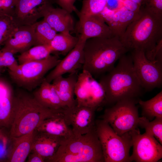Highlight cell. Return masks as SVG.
I'll use <instances>...</instances> for the list:
<instances>
[{
    "label": "cell",
    "mask_w": 162,
    "mask_h": 162,
    "mask_svg": "<svg viewBox=\"0 0 162 162\" xmlns=\"http://www.w3.org/2000/svg\"><path fill=\"white\" fill-rule=\"evenodd\" d=\"M13 104L14 116L10 131V138L34 130L45 119L63 112L46 108L33 96L25 93L14 96Z\"/></svg>",
    "instance_id": "5b68a950"
},
{
    "label": "cell",
    "mask_w": 162,
    "mask_h": 162,
    "mask_svg": "<svg viewBox=\"0 0 162 162\" xmlns=\"http://www.w3.org/2000/svg\"><path fill=\"white\" fill-rule=\"evenodd\" d=\"M137 103L138 101L130 99L118 101L105 110L102 119L120 136L137 129L139 118Z\"/></svg>",
    "instance_id": "52a82bcc"
},
{
    "label": "cell",
    "mask_w": 162,
    "mask_h": 162,
    "mask_svg": "<svg viewBox=\"0 0 162 162\" xmlns=\"http://www.w3.org/2000/svg\"><path fill=\"white\" fill-rule=\"evenodd\" d=\"M7 138L4 133L0 128V140L6 141Z\"/></svg>",
    "instance_id": "8d00e7d4"
},
{
    "label": "cell",
    "mask_w": 162,
    "mask_h": 162,
    "mask_svg": "<svg viewBox=\"0 0 162 162\" xmlns=\"http://www.w3.org/2000/svg\"><path fill=\"white\" fill-rule=\"evenodd\" d=\"M3 44L1 50L13 54L21 53L35 46L34 24L17 27Z\"/></svg>",
    "instance_id": "9a60e30c"
},
{
    "label": "cell",
    "mask_w": 162,
    "mask_h": 162,
    "mask_svg": "<svg viewBox=\"0 0 162 162\" xmlns=\"http://www.w3.org/2000/svg\"><path fill=\"white\" fill-rule=\"evenodd\" d=\"M77 31L79 34L86 40L92 38H110L116 36L100 14L92 15L80 19Z\"/></svg>",
    "instance_id": "2e32d148"
},
{
    "label": "cell",
    "mask_w": 162,
    "mask_h": 162,
    "mask_svg": "<svg viewBox=\"0 0 162 162\" xmlns=\"http://www.w3.org/2000/svg\"><path fill=\"white\" fill-rule=\"evenodd\" d=\"M99 82L105 92L106 105L124 100L138 101L142 93L130 54L122 56L115 67L100 77Z\"/></svg>",
    "instance_id": "6da1fadb"
},
{
    "label": "cell",
    "mask_w": 162,
    "mask_h": 162,
    "mask_svg": "<svg viewBox=\"0 0 162 162\" xmlns=\"http://www.w3.org/2000/svg\"><path fill=\"white\" fill-rule=\"evenodd\" d=\"M46 162H104L95 128L86 134L63 139L55 154Z\"/></svg>",
    "instance_id": "277c9868"
},
{
    "label": "cell",
    "mask_w": 162,
    "mask_h": 162,
    "mask_svg": "<svg viewBox=\"0 0 162 162\" xmlns=\"http://www.w3.org/2000/svg\"><path fill=\"white\" fill-rule=\"evenodd\" d=\"M95 128L104 162H130L129 152L132 142L130 131L119 136L103 119L95 121Z\"/></svg>",
    "instance_id": "8992f818"
},
{
    "label": "cell",
    "mask_w": 162,
    "mask_h": 162,
    "mask_svg": "<svg viewBox=\"0 0 162 162\" xmlns=\"http://www.w3.org/2000/svg\"><path fill=\"white\" fill-rule=\"evenodd\" d=\"M128 51L117 36L88 39L83 48L82 70L95 78L100 77L112 70L116 62Z\"/></svg>",
    "instance_id": "3957f363"
},
{
    "label": "cell",
    "mask_w": 162,
    "mask_h": 162,
    "mask_svg": "<svg viewBox=\"0 0 162 162\" xmlns=\"http://www.w3.org/2000/svg\"><path fill=\"white\" fill-rule=\"evenodd\" d=\"M18 0H0V16L12 17Z\"/></svg>",
    "instance_id": "d6a6232c"
},
{
    "label": "cell",
    "mask_w": 162,
    "mask_h": 162,
    "mask_svg": "<svg viewBox=\"0 0 162 162\" xmlns=\"http://www.w3.org/2000/svg\"><path fill=\"white\" fill-rule=\"evenodd\" d=\"M78 40L74 48L54 67L45 78L50 83L55 78L66 73L78 72L84 62L83 48L86 40L79 34Z\"/></svg>",
    "instance_id": "5bb4252c"
},
{
    "label": "cell",
    "mask_w": 162,
    "mask_h": 162,
    "mask_svg": "<svg viewBox=\"0 0 162 162\" xmlns=\"http://www.w3.org/2000/svg\"><path fill=\"white\" fill-rule=\"evenodd\" d=\"M130 133L133 147L130 162H157L162 158V145L153 136L146 132L140 134L138 128Z\"/></svg>",
    "instance_id": "8fae6325"
},
{
    "label": "cell",
    "mask_w": 162,
    "mask_h": 162,
    "mask_svg": "<svg viewBox=\"0 0 162 162\" xmlns=\"http://www.w3.org/2000/svg\"><path fill=\"white\" fill-rule=\"evenodd\" d=\"M35 131L32 151L40 154L44 158L46 162L55 154L62 141L65 139L46 133Z\"/></svg>",
    "instance_id": "ffe728a7"
},
{
    "label": "cell",
    "mask_w": 162,
    "mask_h": 162,
    "mask_svg": "<svg viewBox=\"0 0 162 162\" xmlns=\"http://www.w3.org/2000/svg\"><path fill=\"white\" fill-rule=\"evenodd\" d=\"M138 103L142 108V116L149 121L156 117H162V91L148 100H139Z\"/></svg>",
    "instance_id": "cb8c5ba5"
},
{
    "label": "cell",
    "mask_w": 162,
    "mask_h": 162,
    "mask_svg": "<svg viewBox=\"0 0 162 162\" xmlns=\"http://www.w3.org/2000/svg\"><path fill=\"white\" fill-rule=\"evenodd\" d=\"M43 20L57 32L73 31L74 22L69 13L62 8H54L49 5L46 10Z\"/></svg>",
    "instance_id": "e0dca14e"
},
{
    "label": "cell",
    "mask_w": 162,
    "mask_h": 162,
    "mask_svg": "<svg viewBox=\"0 0 162 162\" xmlns=\"http://www.w3.org/2000/svg\"><path fill=\"white\" fill-rule=\"evenodd\" d=\"M138 126L144 128L145 132L153 136L162 144V117H156L151 122L143 116L139 117Z\"/></svg>",
    "instance_id": "83f0119b"
},
{
    "label": "cell",
    "mask_w": 162,
    "mask_h": 162,
    "mask_svg": "<svg viewBox=\"0 0 162 162\" xmlns=\"http://www.w3.org/2000/svg\"><path fill=\"white\" fill-rule=\"evenodd\" d=\"M107 0H83L82 7L77 15L79 19L89 16L100 14L106 7Z\"/></svg>",
    "instance_id": "f1b7e54d"
},
{
    "label": "cell",
    "mask_w": 162,
    "mask_h": 162,
    "mask_svg": "<svg viewBox=\"0 0 162 162\" xmlns=\"http://www.w3.org/2000/svg\"><path fill=\"white\" fill-rule=\"evenodd\" d=\"M61 60L57 55H50L42 60L19 64L15 70L9 72L11 78L18 85L30 89L41 83L45 74Z\"/></svg>",
    "instance_id": "ba28073f"
},
{
    "label": "cell",
    "mask_w": 162,
    "mask_h": 162,
    "mask_svg": "<svg viewBox=\"0 0 162 162\" xmlns=\"http://www.w3.org/2000/svg\"><path fill=\"white\" fill-rule=\"evenodd\" d=\"M12 53L0 50V68L3 67L8 68L9 70L13 71L18 64Z\"/></svg>",
    "instance_id": "1f68e13d"
},
{
    "label": "cell",
    "mask_w": 162,
    "mask_h": 162,
    "mask_svg": "<svg viewBox=\"0 0 162 162\" xmlns=\"http://www.w3.org/2000/svg\"><path fill=\"white\" fill-rule=\"evenodd\" d=\"M77 105L97 109L105 105V94L102 86L87 71L78 75L75 88Z\"/></svg>",
    "instance_id": "30bf717a"
},
{
    "label": "cell",
    "mask_w": 162,
    "mask_h": 162,
    "mask_svg": "<svg viewBox=\"0 0 162 162\" xmlns=\"http://www.w3.org/2000/svg\"><path fill=\"white\" fill-rule=\"evenodd\" d=\"M77 73V72L70 74L66 78L60 76L52 81V84L60 99L68 108L77 105L76 101L74 98V95L78 75Z\"/></svg>",
    "instance_id": "ac0fdd59"
},
{
    "label": "cell",
    "mask_w": 162,
    "mask_h": 162,
    "mask_svg": "<svg viewBox=\"0 0 162 162\" xmlns=\"http://www.w3.org/2000/svg\"><path fill=\"white\" fill-rule=\"evenodd\" d=\"M0 69H1V68H0V74H1V72H1V70H0Z\"/></svg>",
    "instance_id": "f35d334b"
},
{
    "label": "cell",
    "mask_w": 162,
    "mask_h": 162,
    "mask_svg": "<svg viewBox=\"0 0 162 162\" xmlns=\"http://www.w3.org/2000/svg\"><path fill=\"white\" fill-rule=\"evenodd\" d=\"M17 27L12 17L0 16V47L3 44Z\"/></svg>",
    "instance_id": "f546056e"
},
{
    "label": "cell",
    "mask_w": 162,
    "mask_h": 162,
    "mask_svg": "<svg viewBox=\"0 0 162 162\" xmlns=\"http://www.w3.org/2000/svg\"><path fill=\"white\" fill-rule=\"evenodd\" d=\"M28 156V162H45L44 158L38 153L32 151Z\"/></svg>",
    "instance_id": "e575fe53"
},
{
    "label": "cell",
    "mask_w": 162,
    "mask_h": 162,
    "mask_svg": "<svg viewBox=\"0 0 162 162\" xmlns=\"http://www.w3.org/2000/svg\"><path fill=\"white\" fill-rule=\"evenodd\" d=\"M134 68L143 89L149 91L162 86V61H151L142 50L131 51Z\"/></svg>",
    "instance_id": "9c48e42d"
},
{
    "label": "cell",
    "mask_w": 162,
    "mask_h": 162,
    "mask_svg": "<svg viewBox=\"0 0 162 162\" xmlns=\"http://www.w3.org/2000/svg\"><path fill=\"white\" fill-rule=\"evenodd\" d=\"M129 51H143L147 56L162 41V18L140 8L136 16L119 38Z\"/></svg>",
    "instance_id": "7a4b0ae2"
},
{
    "label": "cell",
    "mask_w": 162,
    "mask_h": 162,
    "mask_svg": "<svg viewBox=\"0 0 162 162\" xmlns=\"http://www.w3.org/2000/svg\"><path fill=\"white\" fill-rule=\"evenodd\" d=\"M12 92L0 98V128L11 127L14 111Z\"/></svg>",
    "instance_id": "d4e9b609"
},
{
    "label": "cell",
    "mask_w": 162,
    "mask_h": 162,
    "mask_svg": "<svg viewBox=\"0 0 162 162\" xmlns=\"http://www.w3.org/2000/svg\"><path fill=\"white\" fill-rule=\"evenodd\" d=\"M34 97L41 105L49 109L63 112L68 108L61 101L53 84L44 78Z\"/></svg>",
    "instance_id": "d6986e66"
},
{
    "label": "cell",
    "mask_w": 162,
    "mask_h": 162,
    "mask_svg": "<svg viewBox=\"0 0 162 162\" xmlns=\"http://www.w3.org/2000/svg\"><path fill=\"white\" fill-rule=\"evenodd\" d=\"M34 25L36 45H49L57 32L44 20Z\"/></svg>",
    "instance_id": "4316f807"
},
{
    "label": "cell",
    "mask_w": 162,
    "mask_h": 162,
    "mask_svg": "<svg viewBox=\"0 0 162 162\" xmlns=\"http://www.w3.org/2000/svg\"><path fill=\"white\" fill-rule=\"evenodd\" d=\"M52 51L49 45H37L31 47L18 56L19 64L25 62L44 59Z\"/></svg>",
    "instance_id": "484cf974"
},
{
    "label": "cell",
    "mask_w": 162,
    "mask_h": 162,
    "mask_svg": "<svg viewBox=\"0 0 162 162\" xmlns=\"http://www.w3.org/2000/svg\"><path fill=\"white\" fill-rule=\"evenodd\" d=\"M97 108L76 106L65 110L63 113L68 124L72 126L74 136L86 134L95 128V113Z\"/></svg>",
    "instance_id": "4fadbf2b"
},
{
    "label": "cell",
    "mask_w": 162,
    "mask_h": 162,
    "mask_svg": "<svg viewBox=\"0 0 162 162\" xmlns=\"http://www.w3.org/2000/svg\"><path fill=\"white\" fill-rule=\"evenodd\" d=\"M63 112L58 113L45 119L35 130L65 139L73 136L74 135L72 128L65 120Z\"/></svg>",
    "instance_id": "44dd1931"
},
{
    "label": "cell",
    "mask_w": 162,
    "mask_h": 162,
    "mask_svg": "<svg viewBox=\"0 0 162 162\" xmlns=\"http://www.w3.org/2000/svg\"><path fill=\"white\" fill-rule=\"evenodd\" d=\"M77 0H56L57 3L61 8L63 9L70 13L75 12L76 14L79 12L74 5Z\"/></svg>",
    "instance_id": "836d02e7"
},
{
    "label": "cell",
    "mask_w": 162,
    "mask_h": 162,
    "mask_svg": "<svg viewBox=\"0 0 162 162\" xmlns=\"http://www.w3.org/2000/svg\"><path fill=\"white\" fill-rule=\"evenodd\" d=\"M35 134L34 130L22 136L10 138L12 145L8 156V161L25 162L32 150Z\"/></svg>",
    "instance_id": "7402d4cb"
},
{
    "label": "cell",
    "mask_w": 162,
    "mask_h": 162,
    "mask_svg": "<svg viewBox=\"0 0 162 162\" xmlns=\"http://www.w3.org/2000/svg\"><path fill=\"white\" fill-rule=\"evenodd\" d=\"M56 0H18L12 17L16 25H31L43 17L47 7Z\"/></svg>",
    "instance_id": "7c38bea8"
},
{
    "label": "cell",
    "mask_w": 162,
    "mask_h": 162,
    "mask_svg": "<svg viewBox=\"0 0 162 162\" xmlns=\"http://www.w3.org/2000/svg\"><path fill=\"white\" fill-rule=\"evenodd\" d=\"M11 92V88L8 84L0 80V98Z\"/></svg>",
    "instance_id": "d590c367"
},
{
    "label": "cell",
    "mask_w": 162,
    "mask_h": 162,
    "mask_svg": "<svg viewBox=\"0 0 162 162\" xmlns=\"http://www.w3.org/2000/svg\"><path fill=\"white\" fill-rule=\"evenodd\" d=\"M78 37L71 35L70 32L56 34L51 41L49 46L52 51H58L66 56L75 46L78 40Z\"/></svg>",
    "instance_id": "603a6c76"
},
{
    "label": "cell",
    "mask_w": 162,
    "mask_h": 162,
    "mask_svg": "<svg viewBox=\"0 0 162 162\" xmlns=\"http://www.w3.org/2000/svg\"><path fill=\"white\" fill-rule=\"evenodd\" d=\"M140 7L162 18V0H142Z\"/></svg>",
    "instance_id": "4dcf8cb0"
},
{
    "label": "cell",
    "mask_w": 162,
    "mask_h": 162,
    "mask_svg": "<svg viewBox=\"0 0 162 162\" xmlns=\"http://www.w3.org/2000/svg\"><path fill=\"white\" fill-rule=\"evenodd\" d=\"M118 1H120L121 2H122L125 0H129L132 1L134 3L139 4L140 5L141 2L142 0H117Z\"/></svg>",
    "instance_id": "74e56055"
}]
</instances>
